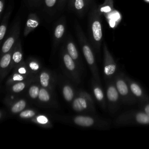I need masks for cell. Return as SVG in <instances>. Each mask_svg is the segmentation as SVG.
<instances>
[{
	"instance_id": "obj_7",
	"label": "cell",
	"mask_w": 149,
	"mask_h": 149,
	"mask_svg": "<svg viewBox=\"0 0 149 149\" xmlns=\"http://www.w3.org/2000/svg\"><path fill=\"white\" fill-rule=\"evenodd\" d=\"M38 25V20L37 17L34 13H31L30 15V17L27 20L26 27L28 29H34L37 27Z\"/></svg>"
},
{
	"instance_id": "obj_14",
	"label": "cell",
	"mask_w": 149,
	"mask_h": 149,
	"mask_svg": "<svg viewBox=\"0 0 149 149\" xmlns=\"http://www.w3.org/2000/svg\"><path fill=\"white\" fill-rule=\"evenodd\" d=\"M13 43H14V38L13 37L8 38L6 40V41L4 42L2 46V52L5 53L9 51L10 48L12 47V45L13 44Z\"/></svg>"
},
{
	"instance_id": "obj_10",
	"label": "cell",
	"mask_w": 149,
	"mask_h": 149,
	"mask_svg": "<svg viewBox=\"0 0 149 149\" xmlns=\"http://www.w3.org/2000/svg\"><path fill=\"white\" fill-rule=\"evenodd\" d=\"M63 94L65 99L66 101H70L72 100L73 97V93L70 87L66 86L63 88Z\"/></svg>"
},
{
	"instance_id": "obj_26",
	"label": "cell",
	"mask_w": 149,
	"mask_h": 149,
	"mask_svg": "<svg viewBox=\"0 0 149 149\" xmlns=\"http://www.w3.org/2000/svg\"><path fill=\"white\" fill-rule=\"evenodd\" d=\"M29 5L32 7H37L40 5H41L42 0H27Z\"/></svg>"
},
{
	"instance_id": "obj_2",
	"label": "cell",
	"mask_w": 149,
	"mask_h": 149,
	"mask_svg": "<svg viewBox=\"0 0 149 149\" xmlns=\"http://www.w3.org/2000/svg\"><path fill=\"white\" fill-rule=\"evenodd\" d=\"M100 13L108 14L113 10V0H105L104 3L98 6Z\"/></svg>"
},
{
	"instance_id": "obj_21",
	"label": "cell",
	"mask_w": 149,
	"mask_h": 149,
	"mask_svg": "<svg viewBox=\"0 0 149 149\" xmlns=\"http://www.w3.org/2000/svg\"><path fill=\"white\" fill-rule=\"evenodd\" d=\"M116 66L115 65L111 64L106 66L104 68V72L107 75H110L113 74L115 71Z\"/></svg>"
},
{
	"instance_id": "obj_6",
	"label": "cell",
	"mask_w": 149,
	"mask_h": 149,
	"mask_svg": "<svg viewBox=\"0 0 149 149\" xmlns=\"http://www.w3.org/2000/svg\"><path fill=\"white\" fill-rule=\"evenodd\" d=\"M83 51L87 63L90 65L93 64L94 62V59L92 51H91L89 47H88L87 45H84L83 47Z\"/></svg>"
},
{
	"instance_id": "obj_30",
	"label": "cell",
	"mask_w": 149,
	"mask_h": 149,
	"mask_svg": "<svg viewBox=\"0 0 149 149\" xmlns=\"http://www.w3.org/2000/svg\"><path fill=\"white\" fill-rule=\"evenodd\" d=\"M37 121L42 124H45L48 122V119L46 117H45L44 116H39L37 118Z\"/></svg>"
},
{
	"instance_id": "obj_11",
	"label": "cell",
	"mask_w": 149,
	"mask_h": 149,
	"mask_svg": "<svg viewBox=\"0 0 149 149\" xmlns=\"http://www.w3.org/2000/svg\"><path fill=\"white\" fill-rule=\"evenodd\" d=\"M116 87L118 91L122 95H126L128 92V89L125 83L122 80H118L116 83Z\"/></svg>"
},
{
	"instance_id": "obj_29",
	"label": "cell",
	"mask_w": 149,
	"mask_h": 149,
	"mask_svg": "<svg viewBox=\"0 0 149 149\" xmlns=\"http://www.w3.org/2000/svg\"><path fill=\"white\" fill-rule=\"evenodd\" d=\"M6 30V26L3 24H1L0 26V40H2L3 38Z\"/></svg>"
},
{
	"instance_id": "obj_9",
	"label": "cell",
	"mask_w": 149,
	"mask_h": 149,
	"mask_svg": "<svg viewBox=\"0 0 149 149\" xmlns=\"http://www.w3.org/2000/svg\"><path fill=\"white\" fill-rule=\"evenodd\" d=\"M72 59L73 58L68 54L65 55L63 56V61L66 67L70 70H73L75 68V65Z\"/></svg>"
},
{
	"instance_id": "obj_22",
	"label": "cell",
	"mask_w": 149,
	"mask_h": 149,
	"mask_svg": "<svg viewBox=\"0 0 149 149\" xmlns=\"http://www.w3.org/2000/svg\"><path fill=\"white\" fill-rule=\"evenodd\" d=\"M34 115H35V113L34 111L31 110H26L20 113V116L23 118H31Z\"/></svg>"
},
{
	"instance_id": "obj_32",
	"label": "cell",
	"mask_w": 149,
	"mask_h": 149,
	"mask_svg": "<svg viewBox=\"0 0 149 149\" xmlns=\"http://www.w3.org/2000/svg\"><path fill=\"white\" fill-rule=\"evenodd\" d=\"M5 0H0V15H2L4 7H5Z\"/></svg>"
},
{
	"instance_id": "obj_5",
	"label": "cell",
	"mask_w": 149,
	"mask_h": 149,
	"mask_svg": "<svg viewBox=\"0 0 149 149\" xmlns=\"http://www.w3.org/2000/svg\"><path fill=\"white\" fill-rule=\"evenodd\" d=\"M73 108L76 111H81L87 108V102L83 98H77L73 103Z\"/></svg>"
},
{
	"instance_id": "obj_4",
	"label": "cell",
	"mask_w": 149,
	"mask_h": 149,
	"mask_svg": "<svg viewBox=\"0 0 149 149\" xmlns=\"http://www.w3.org/2000/svg\"><path fill=\"white\" fill-rule=\"evenodd\" d=\"M42 4L44 5L45 10L50 13L58 8V0H42Z\"/></svg>"
},
{
	"instance_id": "obj_3",
	"label": "cell",
	"mask_w": 149,
	"mask_h": 149,
	"mask_svg": "<svg viewBox=\"0 0 149 149\" xmlns=\"http://www.w3.org/2000/svg\"><path fill=\"white\" fill-rule=\"evenodd\" d=\"M74 122L76 124L82 126H90L94 123V120L88 116H78L74 119Z\"/></svg>"
},
{
	"instance_id": "obj_37",
	"label": "cell",
	"mask_w": 149,
	"mask_h": 149,
	"mask_svg": "<svg viewBox=\"0 0 149 149\" xmlns=\"http://www.w3.org/2000/svg\"><path fill=\"white\" fill-rule=\"evenodd\" d=\"M145 1H146V2H147L149 3V0H145Z\"/></svg>"
},
{
	"instance_id": "obj_12",
	"label": "cell",
	"mask_w": 149,
	"mask_h": 149,
	"mask_svg": "<svg viewBox=\"0 0 149 149\" xmlns=\"http://www.w3.org/2000/svg\"><path fill=\"white\" fill-rule=\"evenodd\" d=\"M26 106V102L24 100H20L17 102L12 108V111L13 113H17L22 111Z\"/></svg>"
},
{
	"instance_id": "obj_13",
	"label": "cell",
	"mask_w": 149,
	"mask_h": 149,
	"mask_svg": "<svg viewBox=\"0 0 149 149\" xmlns=\"http://www.w3.org/2000/svg\"><path fill=\"white\" fill-rule=\"evenodd\" d=\"M68 51L69 54V55L73 59H76L78 57V54L77 51L76 50V48L74 46V45L72 42H70L68 44Z\"/></svg>"
},
{
	"instance_id": "obj_25",
	"label": "cell",
	"mask_w": 149,
	"mask_h": 149,
	"mask_svg": "<svg viewBox=\"0 0 149 149\" xmlns=\"http://www.w3.org/2000/svg\"><path fill=\"white\" fill-rule=\"evenodd\" d=\"M94 95H95L96 98L98 101H101V100H102L104 95H103V93H102V90L100 88L97 87V88H94Z\"/></svg>"
},
{
	"instance_id": "obj_31",
	"label": "cell",
	"mask_w": 149,
	"mask_h": 149,
	"mask_svg": "<svg viewBox=\"0 0 149 149\" xmlns=\"http://www.w3.org/2000/svg\"><path fill=\"white\" fill-rule=\"evenodd\" d=\"M30 68L33 70H36L38 69L39 66H38V65L35 62H31L30 63V65H29Z\"/></svg>"
},
{
	"instance_id": "obj_24",
	"label": "cell",
	"mask_w": 149,
	"mask_h": 149,
	"mask_svg": "<svg viewBox=\"0 0 149 149\" xmlns=\"http://www.w3.org/2000/svg\"><path fill=\"white\" fill-rule=\"evenodd\" d=\"M24 87H25V85L23 83H18L15 84L13 86L12 89L14 92L18 93V92H20L22 90H23L24 89Z\"/></svg>"
},
{
	"instance_id": "obj_19",
	"label": "cell",
	"mask_w": 149,
	"mask_h": 149,
	"mask_svg": "<svg viewBox=\"0 0 149 149\" xmlns=\"http://www.w3.org/2000/svg\"><path fill=\"white\" fill-rule=\"evenodd\" d=\"M137 122L141 123H149V115L144 113H139L136 116Z\"/></svg>"
},
{
	"instance_id": "obj_20",
	"label": "cell",
	"mask_w": 149,
	"mask_h": 149,
	"mask_svg": "<svg viewBox=\"0 0 149 149\" xmlns=\"http://www.w3.org/2000/svg\"><path fill=\"white\" fill-rule=\"evenodd\" d=\"M39 91L40 90L37 86H33L30 87L29 89V95L31 98H36L37 97V96H38Z\"/></svg>"
},
{
	"instance_id": "obj_23",
	"label": "cell",
	"mask_w": 149,
	"mask_h": 149,
	"mask_svg": "<svg viewBox=\"0 0 149 149\" xmlns=\"http://www.w3.org/2000/svg\"><path fill=\"white\" fill-rule=\"evenodd\" d=\"M132 91L137 96H140L141 94V91L140 88L136 84H132L130 86Z\"/></svg>"
},
{
	"instance_id": "obj_17",
	"label": "cell",
	"mask_w": 149,
	"mask_h": 149,
	"mask_svg": "<svg viewBox=\"0 0 149 149\" xmlns=\"http://www.w3.org/2000/svg\"><path fill=\"white\" fill-rule=\"evenodd\" d=\"M49 74L46 72H42L40 74V83L41 84L45 87H47L49 83Z\"/></svg>"
},
{
	"instance_id": "obj_33",
	"label": "cell",
	"mask_w": 149,
	"mask_h": 149,
	"mask_svg": "<svg viewBox=\"0 0 149 149\" xmlns=\"http://www.w3.org/2000/svg\"><path fill=\"white\" fill-rule=\"evenodd\" d=\"M13 79L14 80L20 81V80H22L23 79V77L20 74H14V76L13 77Z\"/></svg>"
},
{
	"instance_id": "obj_27",
	"label": "cell",
	"mask_w": 149,
	"mask_h": 149,
	"mask_svg": "<svg viewBox=\"0 0 149 149\" xmlns=\"http://www.w3.org/2000/svg\"><path fill=\"white\" fill-rule=\"evenodd\" d=\"M22 58V55L19 51L15 52L13 55V59L16 63L19 62L21 61Z\"/></svg>"
},
{
	"instance_id": "obj_35",
	"label": "cell",
	"mask_w": 149,
	"mask_h": 149,
	"mask_svg": "<svg viewBox=\"0 0 149 149\" xmlns=\"http://www.w3.org/2000/svg\"><path fill=\"white\" fill-rule=\"evenodd\" d=\"M145 111H146V112L147 115H149V105H147L146 108H145Z\"/></svg>"
},
{
	"instance_id": "obj_18",
	"label": "cell",
	"mask_w": 149,
	"mask_h": 149,
	"mask_svg": "<svg viewBox=\"0 0 149 149\" xmlns=\"http://www.w3.org/2000/svg\"><path fill=\"white\" fill-rule=\"evenodd\" d=\"M10 62V54L5 55L1 59L0 62V66L2 68H5L7 67Z\"/></svg>"
},
{
	"instance_id": "obj_36",
	"label": "cell",
	"mask_w": 149,
	"mask_h": 149,
	"mask_svg": "<svg viewBox=\"0 0 149 149\" xmlns=\"http://www.w3.org/2000/svg\"><path fill=\"white\" fill-rule=\"evenodd\" d=\"M87 1L88 2V3L90 5H93V0H87Z\"/></svg>"
},
{
	"instance_id": "obj_16",
	"label": "cell",
	"mask_w": 149,
	"mask_h": 149,
	"mask_svg": "<svg viewBox=\"0 0 149 149\" xmlns=\"http://www.w3.org/2000/svg\"><path fill=\"white\" fill-rule=\"evenodd\" d=\"M38 98L42 101H48L49 100V95L47 91L44 88H41L38 94Z\"/></svg>"
},
{
	"instance_id": "obj_34",
	"label": "cell",
	"mask_w": 149,
	"mask_h": 149,
	"mask_svg": "<svg viewBox=\"0 0 149 149\" xmlns=\"http://www.w3.org/2000/svg\"><path fill=\"white\" fill-rule=\"evenodd\" d=\"M19 72L21 74H23V73H26V69L23 68H20L19 69Z\"/></svg>"
},
{
	"instance_id": "obj_1",
	"label": "cell",
	"mask_w": 149,
	"mask_h": 149,
	"mask_svg": "<svg viewBox=\"0 0 149 149\" xmlns=\"http://www.w3.org/2000/svg\"><path fill=\"white\" fill-rule=\"evenodd\" d=\"M69 8L79 15L84 13L90 5L87 0H68Z\"/></svg>"
},
{
	"instance_id": "obj_8",
	"label": "cell",
	"mask_w": 149,
	"mask_h": 149,
	"mask_svg": "<svg viewBox=\"0 0 149 149\" xmlns=\"http://www.w3.org/2000/svg\"><path fill=\"white\" fill-rule=\"evenodd\" d=\"M107 97L109 100L116 101L118 98V93L114 87H109L107 90Z\"/></svg>"
},
{
	"instance_id": "obj_15",
	"label": "cell",
	"mask_w": 149,
	"mask_h": 149,
	"mask_svg": "<svg viewBox=\"0 0 149 149\" xmlns=\"http://www.w3.org/2000/svg\"><path fill=\"white\" fill-rule=\"evenodd\" d=\"M64 31H65V26L63 24L61 23L58 24L55 29V31H54L55 36L58 38L62 37V36L64 33Z\"/></svg>"
},
{
	"instance_id": "obj_28",
	"label": "cell",
	"mask_w": 149,
	"mask_h": 149,
	"mask_svg": "<svg viewBox=\"0 0 149 149\" xmlns=\"http://www.w3.org/2000/svg\"><path fill=\"white\" fill-rule=\"evenodd\" d=\"M68 0H58V9L59 10H62L66 5Z\"/></svg>"
}]
</instances>
